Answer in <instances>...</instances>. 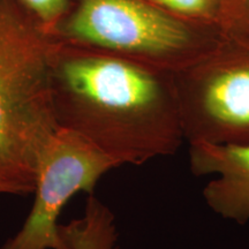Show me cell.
<instances>
[{"mask_svg": "<svg viewBox=\"0 0 249 249\" xmlns=\"http://www.w3.org/2000/svg\"><path fill=\"white\" fill-rule=\"evenodd\" d=\"M51 98L58 128L121 166L177 154L185 142L174 74L55 39Z\"/></svg>", "mask_w": 249, "mask_h": 249, "instance_id": "cell-1", "label": "cell"}, {"mask_svg": "<svg viewBox=\"0 0 249 249\" xmlns=\"http://www.w3.org/2000/svg\"><path fill=\"white\" fill-rule=\"evenodd\" d=\"M55 38L15 0H0V171L31 186L53 138L51 57Z\"/></svg>", "mask_w": 249, "mask_h": 249, "instance_id": "cell-2", "label": "cell"}, {"mask_svg": "<svg viewBox=\"0 0 249 249\" xmlns=\"http://www.w3.org/2000/svg\"><path fill=\"white\" fill-rule=\"evenodd\" d=\"M51 35L174 74L209 52L222 31L142 0H71Z\"/></svg>", "mask_w": 249, "mask_h": 249, "instance_id": "cell-3", "label": "cell"}, {"mask_svg": "<svg viewBox=\"0 0 249 249\" xmlns=\"http://www.w3.org/2000/svg\"><path fill=\"white\" fill-rule=\"evenodd\" d=\"M174 83L185 141L249 143V38L222 33Z\"/></svg>", "mask_w": 249, "mask_h": 249, "instance_id": "cell-4", "label": "cell"}, {"mask_svg": "<svg viewBox=\"0 0 249 249\" xmlns=\"http://www.w3.org/2000/svg\"><path fill=\"white\" fill-rule=\"evenodd\" d=\"M117 167L79 135L58 128L40 156L29 216L1 249H71L59 229L62 209L79 192L93 194L102 177Z\"/></svg>", "mask_w": 249, "mask_h": 249, "instance_id": "cell-5", "label": "cell"}, {"mask_svg": "<svg viewBox=\"0 0 249 249\" xmlns=\"http://www.w3.org/2000/svg\"><path fill=\"white\" fill-rule=\"evenodd\" d=\"M189 167L196 177L216 176L202 192L211 211L240 225L249 222V143H189Z\"/></svg>", "mask_w": 249, "mask_h": 249, "instance_id": "cell-6", "label": "cell"}, {"mask_svg": "<svg viewBox=\"0 0 249 249\" xmlns=\"http://www.w3.org/2000/svg\"><path fill=\"white\" fill-rule=\"evenodd\" d=\"M59 229L71 249H117L116 218L110 208L93 194L87 198L85 216Z\"/></svg>", "mask_w": 249, "mask_h": 249, "instance_id": "cell-7", "label": "cell"}, {"mask_svg": "<svg viewBox=\"0 0 249 249\" xmlns=\"http://www.w3.org/2000/svg\"><path fill=\"white\" fill-rule=\"evenodd\" d=\"M187 20L214 24L219 20V0H142Z\"/></svg>", "mask_w": 249, "mask_h": 249, "instance_id": "cell-8", "label": "cell"}, {"mask_svg": "<svg viewBox=\"0 0 249 249\" xmlns=\"http://www.w3.org/2000/svg\"><path fill=\"white\" fill-rule=\"evenodd\" d=\"M46 33L53 28L70 11L71 0H15Z\"/></svg>", "mask_w": 249, "mask_h": 249, "instance_id": "cell-9", "label": "cell"}, {"mask_svg": "<svg viewBox=\"0 0 249 249\" xmlns=\"http://www.w3.org/2000/svg\"><path fill=\"white\" fill-rule=\"evenodd\" d=\"M218 27L225 35L249 38V0H219Z\"/></svg>", "mask_w": 249, "mask_h": 249, "instance_id": "cell-10", "label": "cell"}, {"mask_svg": "<svg viewBox=\"0 0 249 249\" xmlns=\"http://www.w3.org/2000/svg\"><path fill=\"white\" fill-rule=\"evenodd\" d=\"M30 193H34L33 187L0 171V194L26 195Z\"/></svg>", "mask_w": 249, "mask_h": 249, "instance_id": "cell-11", "label": "cell"}]
</instances>
